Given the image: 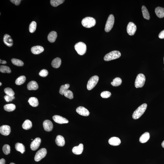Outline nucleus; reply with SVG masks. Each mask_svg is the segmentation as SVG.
<instances>
[{
    "label": "nucleus",
    "instance_id": "nucleus-45",
    "mask_svg": "<svg viewBox=\"0 0 164 164\" xmlns=\"http://www.w3.org/2000/svg\"><path fill=\"white\" fill-rule=\"evenodd\" d=\"M5 160L4 159H1L0 160V164H5Z\"/></svg>",
    "mask_w": 164,
    "mask_h": 164
},
{
    "label": "nucleus",
    "instance_id": "nucleus-27",
    "mask_svg": "<svg viewBox=\"0 0 164 164\" xmlns=\"http://www.w3.org/2000/svg\"><path fill=\"white\" fill-rule=\"evenodd\" d=\"M15 149L17 151L20 152L22 154H23L25 151V146L21 143H16L15 144Z\"/></svg>",
    "mask_w": 164,
    "mask_h": 164
},
{
    "label": "nucleus",
    "instance_id": "nucleus-43",
    "mask_svg": "<svg viewBox=\"0 0 164 164\" xmlns=\"http://www.w3.org/2000/svg\"><path fill=\"white\" fill-rule=\"evenodd\" d=\"M20 0H10V1L11 2L15 4L16 6H18L21 3Z\"/></svg>",
    "mask_w": 164,
    "mask_h": 164
},
{
    "label": "nucleus",
    "instance_id": "nucleus-17",
    "mask_svg": "<svg viewBox=\"0 0 164 164\" xmlns=\"http://www.w3.org/2000/svg\"><path fill=\"white\" fill-rule=\"evenodd\" d=\"M31 50L33 54H38L43 52L44 50V49L42 46H33L31 48Z\"/></svg>",
    "mask_w": 164,
    "mask_h": 164
},
{
    "label": "nucleus",
    "instance_id": "nucleus-24",
    "mask_svg": "<svg viewBox=\"0 0 164 164\" xmlns=\"http://www.w3.org/2000/svg\"><path fill=\"white\" fill-rule=\"evenodd\" d=\"M61 61L59 58H57L53 60L51 63V65L53 68H58L61 66Z\"/></svg>",
    "mask_w": 164,
    "mask_h": 164
},
{
    "label": "nucleus",
    "instance_id": "nucleus-25",
    "mask_svg": "<svg viewBox=\"0 0 164 164\" xmlns=\"http://www.w3.org/2000/svg\"><path fill=\"white\" fill-rule=\"evenodd\" d=\"M28 102L31 106L33 107H37L39 105L38 99L35 97H32L29 98Z\"/></svg>",
    "mask_w": 164,
    "mask_h": 164
},
{
    "label": "nucleus",
    "instance_id": "nucleus-19",
    "mask_svg": "<svg viewBox=\"0 0 164 164\" xmlns=\"http://www.w3.org/2000/svg\"><path fill=\"white\" fill-rule=\"evenodd\" d=\"M38 85L35 81H32L27 84V88L29 90H35L38 89Z\"/></svg>",
    "mask_w": 164,
    "mask_h": 164
},
{
    "label": "nucleus",
    "instance_id": "nucleus-28",
    "mask_svg": "<svg viewBox=\"0 0 164 164\" xmlns=\"http://www.w3.org/2000/svg\"><path fill=\"white\" fill-rule=\"evenodd\" d=\"M32 124L30 120H26L22 125V127L25 130H28L32 128Z\"/></svg>",
    "mask_w": 164,
    "mask_h": 164
},
{
    "label": "nucleus",
    "instance_id": "nucleus-7",
    "mask_svg": "<svg viewBox=\"0 0 164 164\" xmlns=\"http://www.w3.org/2000/svg\"><path fill=\"white\" fill-rule=\"evenodd\" d=\"M98 80L99 77L98 76L95 75L91 77L88 82L87 85V89L89 90L92 89L97 84Z\"/></svg>",
    "mask_w": 164,
    "mask_h": 164
},
{
    "label": "nucleus",
    "instance_id": "nucleus-39",
    "mask_svg": "<svg viewBox=\"0 0 164 164\" xmlns=\"http://www.w3.org/2000/svg\"><path fill=\"white\" fill-rule=\"evenodd\" d=\"M64 95L70 99H73L74 97L72 91L69 90H67L64 93Z\"/></svg>",
    "mask_w": 164,
    "mask_h": 164
},
{
    "label": "nucleus",
    "instance_id": "nucleus-36",
    "mask_svg": "<svg viewBox=\"0 0 164 164\" xmlns=\"http://www.w3.org/2000/svg\"><path fill=\"white\" fill-rule=\"evenodd\" d=\"M36 27H37V23L35 21H32L29 26V32L32 33H33L35 32Z\"/></svg>",
    "mask_w": 164,
    "mask_h": 164
},
{
    "label": "nucleus",
    "instance_id": "nucleus-18",
    "mask_svg": "<svg viewBox=\"0 0 164 164\" xmlns=\"http://www.w3.org/2000/svg\"><path fill=\"white\" fill-rule=\"evenodd\" d=\"M108 143L112 146H117L120 144L121 141L119 138L113 137L110 138L109 140Z\"/></svg>",
    "mask_w": 164,
    "mask_h": 164
},
{
    "label": "nucleus",
    "instance_id": "nucleus-21",
    "mask_svg": "<svg viewBox=\"0 0 164 164\" xmlns=\"http://www.w3.org/2000/svg\"><path fill=\"white\" fill-rule=\"evenodd\" d=\"M57 37V34L55 31H52L48 34V40L51 43H53L56 41Z\"/></svg>",
    "mask_w": 164,
    "mask_h": 164
},
{
    "label": "nucleus",
    "instance_id": "nucleus-44",
    "mask_svg": "<svg viewBox=\"0 0 164 164\" xmlns=\"http://www.w3.org/2000/svg\"><path fill=\"white\" fill-rule=\"evenodd\" d=\"M158 36L160 39H164V30L160 33Z\"/></svg>",
    "mask_w": 164,
    "mask_h": 164
},
{
    "label": "nucleus",
    "instance_id": "nucleus-33",
    "mask_svg": "<svg viewBox=\"0 0 164 164\" xmlns=\"http://www.w3.org/2000/svg\"><path fill=\"white\" fill-rule=\"evenodd\" d=\"M70 84H66L61 86L59 90L60 94L62 95H63L65 91L68 90L69 88L70 87Z\"/></svg>",
    "mask_w": 164,
    "mask_h": 164
},
{
    "label": "nucleus",
    "instance_id": "nucleus-20",
    "mask_svg": "<svg viewBox=\"0 0 164 164\" xmlns=\"http://www.w3.org/2000/svg\"><path fill=\"white\" fill-rule=\"evenodd\" d=\"M56 144L60 146H63L65 144L64 138L61 135H58L57 136L56 139Z\"/></svg>",
    "mask_w": 164,
    "mask_h": 164
},
{
    "label": "nucleus",
    "instance_id": "nucleus-14",
    "mask_svg": "<svg viewBox=\"0 0 164 164\" xmlns=\"http://www.w3.org/2000/svg\"><path fill=\"white\" fill-rule=\"evenodd\" d=\"M43 127L44 130L47 132H50L52 130L53 124L51 121L48 120H45L43 123Z\"/></svg>",
    "mask_w": 164,
    "mask_h": 164
},
{
    "label": "nucleus",
    "instance_id": "nucleus-35",
    "mask_svg": "<svg viewBox=\"0 0 164 164\" xmlns=\"http://www.w3.org/2000/svg\"><path fill=\"white\" fill-rule=\"evenodd\" d=\"M64 1V0H51L50 3L51 6L57 7L63 3Z\"/></svg>",
    "mask_w": 164,
    "mask_h": 164
},
{
    "label": "nucleus",
    "instance_id": "nucleus-10",
    "mask_svg": "<svg viewBox=\"0 0 164 164\" xmlns=\"http://www.w3.org/2000/svg\"><path fill=\"white\" fill-rule=\"evenodd\" d=\"M41 139L40 138H36L33 141L30 145L31 150L34 151L37 150L40 146Z\"/></svg>",
    "mask_w": 164,
    "mask_h": 164
},
{
    "label": "nucleus",
    "instance_id": "nucleus-42",
    "mask_svg": "<svg viewBox=\"0 0 164 164\" xmlns=\"http://www.w3.org/2000/svg\"><path fill=\"white\" fill-rule=\"evenodd\" d=\"M4 98L5 100L7 102H9L12 101L13 99H14L15 97L14 96H11L6 95L4 96Z\"/></svg>",
    "mask_w": 164,
    "mask_h": 164
},
{
    "label": "nucleus",
    "instance_id": "nucleus-50",
    "mask_svg": "<svg viewBox=\"0 0 164 164\" xmlns=\"http://www.w3.org/2000/svg\"><path fill=\"white\" fill-rule=\"evenodd\" d=\"M163 60H164V57Z\"/></svg>",
    "mask_w": 164,
    "mask_h": 164
},
{
    "label": "nucleus",
    "instance_id": "nucleus-15",
    "mask_svg": "<svg viewBox=\"0 0 164 164\" xmlns=\"http://www.w3.org/2000/svg\"><path fill=\"white\" fill-rule=\"evenodd\" d=\"M3 41L5 44L9 47H11L13 45V41L10 36L8 34H6L3 38Z\"/></svg>",
    "mask_w": 164,
    "mask_h": 164
},
{
    "label": "nucleus",
    "instance_id": "nucleus-32",
    "mask_svg": "<svg viewBox=\"0 0 164 164\" xmlns=\"http://www.w3.org/2000/svg\"><path fill=\"white\" fill-rule=\"evenodd\" d=\"M122 83V79L120 77H116L114 79L113 82L111 83V84L113 86H118L121 84Z\"/></svg>",
    "mask_w": 164,
    "mask_h": 164
},
{
    "label": "nucleus",
    "instance_id": "nucleus-8",
    "mask_svg": "<svg viewBox=\"0 0 164 164\" xmlns=\"http://www.w3.org/2000/svg\"><path fill=\"white\" fill-rule=\"evenodd\" d=\"M47 153V151L45 148H41L38 151L35 155L34 160L36 162H38L46 156Z\"/></svg>",
    "mask_w": 164,
    "mask_h": 164
},
{
    "label": "nucleus",
    "instance_id": "nucleus-11",
    "mask_svg": "<svg viewBox=\"0 0 164 164\" xmlns=\"http://www.w3.org/2000/svg\"><path fill=\"white\" fill-rule=\"evenodd\" d=\"M53 119L55 122L60 124L67 123H68V120L60 115H55L53 117Z\"/></svg>",
    "mask_w": 164,
    "mask_h": 164
},
{
    "label": "nucleus",
    "instance_id": "nucleus-37",
    "mask_svg": "<svg viewBox=\"0 0 164 164\" xmlns=\"http://www.w3.org/2000/svg\"><path fill=\"white\" fill-rule=\"evenodd\" d=\"M4 92L7 95L13 96L15 95L14 91L12 89L10 88H7L4 90Z\"/></svg>",
    "mask_w": 164,
    "mask_h": 164
},
{
    "label": "nucleus",
    "instance_id": "nucleus-31",
    "mask_svg": "<svg viewBox=\"0 0 164 164\" xmlns=\"http://www.w3.org/2000/svg\"><path fill=\"white\" fill-rule=\"evenodd\" d=\"M11 61L13 64L18 66H22L24 65L23 61L21 60L13 58L11 60Z\"/></svg>",
    "mask_w": 164,
    "mask_h": 164
},
{
    "label": "nucleus",
    "instance_id": "nucleus-46",
    "mask_svg": "<svg viewBox=\"0 0 164 164\" xmlns=\"http://www.w3.org/2000/svg\"><path fill=\"white\" fill-rule=\"evenodd\" d=\"M0 63L3 64H6V61H4V60H0Z\"/></svg>",
    "mask_w": 164,
    "mask_h": 164
},
{
    "label": "nucleus",
    "instance_id": "nucleus-40",
    "mask_svg": "<svg viewBox=\"0 0 164 164\" xmlns=\"http://www.w3.org/2000/svg\"><path fill=\"white\" fill-rule=\"evenodd\" d=\"M111 95V93L107 91H104L101 93V96L103 98H108L110 97Z\"/></svg>",
    "mask_w": 164,
    "mask_h": 164
},
{
    "label": "nucleus",
    "instance_id": "nucleus-48",
    "mask_svg": "<svg viewBox=\"0 0 164 164\" xmlns=\"http://www.w3.org/2000/svg\"><path fill=\"white\" fill-rule=\"evenodd\" d=\"M2 84L1 83V82H0V85L1 86L2 85Z\"/></svg>",
    "mask_w": 164,
    "mask_h": 164
},
{
    "label": "nucleus",
    "instance_id": "nucleus-6",
    "mask_svg": "<svg viewBox=\"0 0 164 164\" xmlns=\"http://www.w3.org/2000/svg\"><path fill=\"white\" fill-rule=\"evenodd\" d=\"M114 20L115 18L114 15L113 14L110 15L108 17L105 26V32H108L111 30L114 23Z\"/></svg>",
    "mask_w": 164,
    "mask_h": 164
},
{
    "label": "nucleus",
    "instance_id": "nucleus-3",
    "mask_svg": "<svg viewBox=\"0 0 164 164\" xmlns=\"http://www.w3.org/2000/svg\"><path fill=\"white\" fill-rule=\"evenodd\" d=\"M121 56V53L120 51H114L106 54L105 56L104 59L105 61H109L120 58Z\"/></svg>",
    "mask_w": 164,
    "mask_h": 164
},
{
    "label": "nucleus",
    "instance_id": "nucleus-13",
    "mask_svg": "<svg viewBox=\"0 0 164 164\" xmlns=\"http://www.w3.org/2000/svg\"><path fill=\"white\" fill-rule=\"evenodd\" d=\"M10 132L11 128L9 126L4 125L0 127V132L3 135L7 136L10 134Z\"/></svg>",
    "mask_w": 164,
    "mask_h": 164
},
{
    "label": "nucleus",
    "instance_id": "nucleus-41",
    "mask_svg": "<svg viewBox=\"0 0 164 164\" xmlns=\"http://www.w3.org/2000/svg\"><path fill=\"white\" fill-rule=\"evenodd\" d=\"M48 74V71L45 69L41 70L39 73V75L42 77H46Z\"/></svg>",
    "mask_w": 164,
    "mask_h": 164
},
{
    "label": "nucleus",
    "instance_id": "nucleus-16",
    "mask_svg": "<svg viewBox=\"0 0 164 164\" xmlns=\"http://www.w3.org/2000/svg\"><path fill=\"white\" fill-rule=\"evenodd\" d=\"M83 149V145L81 144L78 146L74 147L72 150V152L74 154L80 155L82 153Z\"/></svg>",
    "mask_w": 164,
    "mask_h": 164
},
{
    "label": "nucleus",
    "instance_id": "nucleus-9",
    "mask_svg": "<svg viewBox=\"0 0 164 164\" xmlns=\"http://www.w3.org/2000/svg\"><path fill=\"white\" fill-rule=\"evenodd\" d=\"M136 30V26L132 22H129L127 27V32L129 35H134Z\"/></svg>",
    "mask_w": 164,
    "mask_h": 164
},
{
    "label": "nucleus",
    "instance_id": "nucleus-23",
    "mask_svg": "<svg viewBox=\"0 0 164 164\" xmlns=\"http://www.w3.org/2000/svg\"><path fill=\"white\" fill-rule=\"evenodd\" d=\"M150 134L149 132H145L139 138V141L141 143H144L147 142L150 139Z\"/></svg>",
    "mask_w": 164,
    "mask_h": 164
},
{
    "label": "nucleus",
    "instance_id": "nucleus-30",
    "mask_svg": "<svg viewBox=\"0 0 164 164\" xmlns=\"http://www.w3.org/2000/svg\"><path fill=\"white\" fill-rule=\"evenodd\" d=\"M26 80V77L25 76H21L18 77L15 81V83L17 85H20L25 83Z\"/></svg>",
    "mask_w": 164,
    "mask_h": 164
},
{
    "label": "nucleus",
    "instance_id": "nucleus-1",
    "mask_svg": "<svg viewBox=\"0 0 164 164\" xmlns=\"http://www.w3.org/2000/svg\"><path fill=\"white\" fill-rule=\"evenodd\" d=\"M147 107V105L146 103L141 105L134 112L132 115V118L134 120L139 118L145 111Z\"/></svg>",
    "mask_w": 164,
    "mask_h": 164
},
{
    "label": "nucleus",
    "instance_id": "nucleus-34",
    "mask_svg": "<svg viewBox=\"0 0 164 164\" xmlns=\"http://www.w3.org/2000/svg\"><path fill=\"white\" fill-rule=\"evenodd\" d=\"M0 71L2 73H10L11 72V70L8 66L5 65H1L0 67Z\"/></svg>",
    "mask_w": 164,
    "mask_h": 164
},
{
    "label": "nucleus",
    "instance_id": "nucleus-12",
    "mask_svg": "<svg viewBox=\"0 0 164 164\" xmlns=\"http://www.w3.org/2000/svg\"><path fill=\"white\" fill-rule=\"evenodd\" d=\"M76 111L79 114L83 116H89L90 114L89 110L82 106L79 107L76 110Z\"/></svg>",
    "mask_w": 164,
    "mask_h": 164
},
{
    "label": "nucleus",
    "instance_id": "nucleus-47",
    "mask_svg": "<svg viewBox=\"0 0 164 164\" xmlns=\"http://www.w3.org/2000/svg\"><path fill=\"white\" fill-rule=\"evenodd\" d=\"M161 145L162 147L164 148V140L163 142H162L161 144Z\"/></svg>",
    "mask_w": 164,
    "mask_h": 164
},
{
    "label": "nucleus",
    "instance_id": "nucleus-26",
    "mask_svg": "<svg viewBox=\"0 0 164 164\" xmlns=\"http://www.w3.org/2000/svg\"><path fill=\"white\" fill-rule=\"evenodd\" d=\"M142 11L144 18L146 19L149 20L150 18V14L146 6H142Z\"/></svg>",
    "mask_w": 164,
    "mask_h": 164
},
{
    "label": "nucleus",
    "instance_id": "nucleus-5",
    "mask_svg": "<svg viewBox=\"0 0 164 164\" xmlns=\"http://www.w3.org/2000/svg\"><path fill=\"white\" fill-rule=\"evenodd\" d=\"M146 81V77L142 74H139L137 76L136 79L135 85L137 88H142L144 86Z\"/></svg>",
    "mask_w": 164,
    "mask_h": 164
},
{
    "label": "nucleus",
    "instance_id": "nucleus-22",
    "mask_svg": "<svg viewBox=\"0 0 164 164\" xmlns=\"http://www.w3.org/2000/svg\"><path fill=\"white\" fill-rule=\"evenodd\" d=\"M155 13L157 16L159 18L164 17V8L160 7H158L155 8Z\"/></svg>",
    "mask_w": 164,
    "mask_h": 164
},
{
    "label": "nucleus",
    "instance_id": "nucleus-29",
    "mask_svg": "<svg viewBox=\"0 0 164 164\" xmlns=\"http://www.w3.org/2000/svg\"><path fill=\"white\" fill-rule=\"evenodd\" d=\"M16 108V106L13 104H10L5 105L4 106V110L6 111L12 112Z\"/></svg>",
    "mask_w": 164,
    "mask_h": 164
},
{
    "label": "nucleus",
    "instance_id": "nucleus-4",
    "mask_svg": "<svg viewBox=\"0 0 164 164\" xmlns=\"http://www.w3.org/2000/svg\"><path fill=\"white\" fill-rule=\"evenodd\" d=\"M75 48L78 54L80 56H83L86 52L87 46L83 42H79L75 44Z\"/></svg>",
    "mask_w": 164,
    "mask_h": 164
},
{
    "label": "nucleus",
    "instance_id": "nucleus-2",
    "mask_svg": "<svg viewBox=\"0 0 164 164\" xmlns=\"http://www.w3.org/2000/svg\"><path fill=\"white\" fill-rule=\"evenodd\" d=\"M96 23V20L93 18L87 17L84 18L82 21V25L84 27L90 28L94 26Z\"/></svg>",
    "mask_w": 164,
    "mask_h": 164
},
{
    "label": "nucleus",
    "instance_id": "nucleus-49",
    "mask_svg": "<svg viewBox=\"0 0 164 164\" xmlns=\"http://www.w3.org/2000/svg\"><path fill=\"white\" fill-rule=\"evenodd\" d=\"M10 164H15L14 163H10Z\"/></svg>",
    "mask_w": 164,
    "mask_h": 164
},
{
    "label": "nucleus",
    "instance_id": "nucleus-38",
    "mask_svg": "<svg viewBox=\"0 0 164 164\" xmlns=\"http://www.w3.org/2000/svg\"><path fill=\"white\" fill-rule=\"evenodd\" d=\"M3 151L5 155H7L10 153V147L9 145L5 144L3 147Z\"/></svg>",
    "mask_w": 164,
    "mask_h": 164
}]
</instances>
